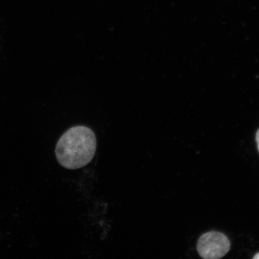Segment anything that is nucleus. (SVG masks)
Masks as SVG:
<instances>
[{"label":"nucleus","mask_w":259,"mask_h":259,"mask_svg":"<svg viewBox=\"0 0 259 259\" xmlns=\"http://www.w3.org/2000/svg\"><path fill=\"white\" fill-rule=\"evenodd\" d=\"M231 247L229 239L222 233L212 231L202 235L199 239L197 250L205 259H218L224 257Z\"/></svg>","instance_id":"f03ea898"},{"label":"nucleus","mask_w":259,"mask_h":259,"mask_svg":"<svg viewBox=\"0 0 259 259\" xmlns=\"http://www.w3.org/2000/svg\"><path fill=\"white\" fill-rule=\"evenodd\" d=\"M255 141H256L258 151L259 153V130L256 133V136H255Z\"/></svg>","instance_id":"7ed1b4c3"},{"label":"nucleus","mask_w":259,"mask_h":259,"mask_svg":"<svg viewBox=\"0 0 259 259\" xmlns=\"http://www.w3.org/2000/svg\"><path fill=\"white\" fill-rule=\"evenodd\" d=\"M97 140L92 129L74 126L61 136L56 148L57 159L61 166L74 170L85 166L95 157Z\"/></svg>","instance_id":"f257e3e1"},{"label":"nucleus","mask_w":259,"mask_h":259,"mask_svg":"<svg viewBox=\"0 0 259 259\" xmlns=\"http://www.w3.org/2000/svg\"><path fill=\"white\" fill-rule=\"evenodd\" d=\"M253 258L254 259H259V252L258 253L255 254V255H254V256L253 257Z\"/></svg>","instance_id":"20e7f679"}]
</instances>
